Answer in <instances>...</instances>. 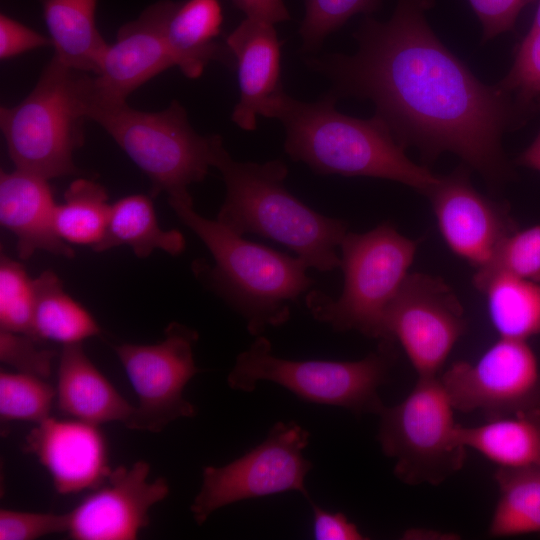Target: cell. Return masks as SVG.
Segmentation results:
<instances>
[{"mask_svg":"<svg viewBox=\"0 0 540 540\" xmlns=\"http://www.w3.org/2000/svg\"><path fill=\"white\" fill-rule=\"evenodd\" d=\"M435 0H397L391 17L366 16L353 55L334 54L313 66L332 79L333 94L370 100L375 115L403 147L427 162L450 152L491 186L513 174L502 148L507 130L527 117L497 84L487 85L430 27Z\"/></svg>","mask_w":540,"mask_h":540,"instance_id":"cell-1","label":"cell"},{"mask_svg":"<svg viewBox=\"0 0 540 540\" xmlns=\"http://www.w3.org/2000/svg\"><path fill=\"white\" fill-rule=\"evenodd\" d=\"M337 97L307 103L286 93L271 118L285 128V152L315 173L381 178L402 183L426 195L439 175L414 163L376 115L359 119L335 108Z\"/></svg>","mask_w":540,"mask_h":540,"instance_id":"cell-2","label":"cell"},{"mask_svg":"<svg viewBox=\"0 0 540 540\" xmlns=\"http://www.w3.org/2000/svg\"><path fill=\"white\" fill-rule=\"evenodd\" d=\"M212 167L226 187L219 223L241 236L251 233L278 242L309 268L329 272L340 267L336 248L348 232L347 223L316 212L292 195L284 185L288 168L282 160L235 161L219 135Z\"/></svg>","mask_w":540,"mask_h":540,"instance_id":"cell-3","label":"cell"},{"mask_svg":"<svg viewBox=\"0 0 540 540\" xmlns=\"http://www.w3.org/2000/svg\"><path fill=\"white\" fill-rule=\"evenodd\" d=\"M168 202L214 260L213 266L196 261V277L244 318L251 335L260 336L289 320L291 305L314 284L302 259L246 240L217 220L201 216L193 205Z\"/></svg>","mask_w":540,"mask_h":540,"instance_id":"cell-4","label":"cell"},{"mask_svg":"<svg viewBox=\"0 0 540 540\" xmlns=\"http://www.w3.org/2000/svg\"><path fill=\"white\" fill-rule=\"evenodd\" d=\"M93 100V74L52 57L19 104L0 108L1 132L15 168L48 180L76 174L73 156L84 144Z\"/></svg>","mask_w":540,"mask_h":540,"instance_id":"cell-5","label":"cell"},{"mask_svg":"<svg viewBox=\"0 0 540 540\" xmlns=\"http://www.w3.org/2000/svg\"><path fill=\"white\" fill-rule=\"evenodd\" d=\"M339 247L341 295L333 299L310 290L305 304L316 320L335 331L355 330L383 340L386 312L409 275L418 243L384 222L365 233L347 232Z\"/></svg>","mask_w":540,"mask_h":540,"instance_id":"cell-6","label":"cell"},{"mask_svg":"<svg viewBox=\"0 0 540 540\" xmlns=\"http://www.w3.org/2000/svg\"><path fill=\"white\" fill-rule=\"evenodd\" d=\"M394 343L380 340L375 351L356 361L290 360L275 356L271 342L260 335L237 356L227 382L234 390L252 392L259 381H270L303 401L357 416L379 415L385 405L378 392L396 358Z\"/></svg>","mask_w":540,"mask_h":540,"instance_id":"cell-7","label":"cell"},{"mask_svg":"<svg viewBox=\"0 0 540 540\" xmlns=\"http://www.w3.org/2000/svg\"><path fill=\"white\" fill-rule=\"evenodd\" d=\"M99 124L149 178L152 196L193 205L189 186L201 182L212 167L219 135L201 136L192 128L176 100L158 112H145L127 102L93 109Z\"/></svg>","mask_w":540,"mask_h":540,"instance_id":"cell-8","label":"cell"},{"mask_svg":"<svg viewBox=\"0 0 540 540\" xmlns=\"http://www.w3.org/2000/svg\"><path fill=\"white\" fill-rule=\"evenodd\" d=\"M450 399L438 377L417 378L399 404L379 413L377 439L408 485H439L463 467L467 447L458 435Z\"/></svg>","mask_w":540,"mask_h":540,"instance_id":"cell-9","label":"cell"},{"mask_svg":"<svg viewBox=\"0 0 540 540\" xmlns=\"http://www.w3.org/2000/svg\"><path fill=\"white\" fill-rule=\"evenodd\" d=\"M310 433L299 424L277 422L265 440L234 461L220 466H206L202 484L190 510L195 522L202 525L216 510L235 502L298 491L308 497L305 477L312 463L302 451Z\"/></svg>","mask_w":540,"mask_h":540,"instance_id":"cell-10","label":"cell"},{"mask_svg":"<svg viewBox=\"0 0 540 540\" xmlns=\"http://www.w3.org/2000/svg\"><path fill=\"white\" fill-rule=\"evenodd\" d=\"M198 337L194 329L171 322L165 338L156 344L114 346L138 398L124 423L127 428L158 433L179 418L195 416V406L184 398L183 391L200 372L193 356Z\"/></svg>","mask_w":540,"mask_h":540,"instance_id":"cell-11","label":"cell"},{"mask_svg":"<svg viewBox=\"0 0 540 540\" xmlns=\"http://www.w3.org/2000/svg\"><path fill=\"white\" fill-rule=\"evenodd\" d=\"M453 408L486 420L540 409V365L527 340L499 337L475 362L439 375Z\"/></svg>","mask_w":540,"mask_h":540,"instance_id":"cell-12","label":"cell"},{"mask_svg":"<svg viewBox=\"0 0 540 540\" xmlns=\"http://www.w3.org/2000/svg\"><path fill=\"white\" fill-rule=\"evenodd\" d=\"M466 329L463 306L443 279L409 273L386 312L383 340L402 346L418 378H432Z\"/></svg>","mask_w":540,"mask_h":540,"instance_id":"cell-13","label":"cell"},{"mask_svg":"<svg viewBox=\"0 0 540 540\" xmlns=\"http://www.w3.org/2000/svg\"><path fill=\"white\" fill-rule=\"evenodd\" d=\"M425 196L447 246L476 270L486 265L503 239L518 229L509 205L479 192L466 165L439 175Z\"/></svg>","mask_w":540,"mask_h":540,"instance_id":"cell-14","label":"cell"},{"mask_svg":"<svg viewBox=\"0 0 540 540\" xmlns=\"http://www.w3.org/2000/svg\"><path fill=\"white\" fill-rule=\"evenodd\" d=\"M150 464L139 460L110 471L69 512L70 538L75 540H134L149 525L150 509L169 494L164 477L149 481Z\"/></svg>","mask_w":540,"mask_h":540,"instance_id":"cell-15","label":"cell"},{"mask_svg":"<svg viewBox=\"0 0 540 540\" xmlns=\"http://www.w3.org/2000/svg\"><path fill=\"white\" fill-rule=\"evenodd\" d=\"M176 3L160 0L120 27L115 43L109 44L94 75L92 110L125 103L137 88L175 66L167 44L166 27Z\"/></svg>","mask_w":540,"mask_h":540,"instance_id":"cell-16","label":"cell"},{"mask_svg":"<svg viewBox=\"0 0 540 540\" xmlns=\"http://www.w3.org/2000/svg\"><path fill=\"white\" fill-rule=\"evenodd\" d=\"M23 449L48 471L59 494L99 487L111 471L107 441L98 425L48 417L31 429Z\"/></svg>","mask_w":540,"mask_h":540,"instance_id":"cell-17","label":"cell"},{"mask_svg":"<svg viewBox=\"0 0 540 540\" xmlns=\"http://www.w3.org/2000/svg\"><path fill=\"white\" fill-rule=\"evenodd\" d=\"M225 42L235 59L240 98L231 115L241 129H256L257 116L270 118L285 94L281 83L280 42L274 24L246 17Z\"/></svg>","mask_w":540,"mask_h":540,"instance_id":"cell-18","label":"cell"},{"mask_svg":"<svg viewBox=\"0 0 540 540\" xmlns=\"http://www.w3.org/2000/svg\"><path fill=\"white\" fill-rule=\"evenodd\" d=\"M53 192L48 179L15 168L0 173V223L14 234L21 259L42 250L71 258L73 249L55 227Z\"/></svg>","mask_w":540,"mask_h":540,"instance_id":"cell-19","label":"cell"},{"mask_svg":"<svg viewBox=\"0 0 540 540\" xmlns=\"http://www.w3.org/2000/svg\"><path fill=\"white\" fill-rule=\"evenodd\" d=\"M56 401L63 414L98 426L114 421L124 424L133 411V406L89 359L82 343L62 347Z\"/></svg>","mask_w":540,"mask_h":540,"instance_id":"cell-20","label":"cell"},{"mask_svg":"<svg viewBox=\"0 0 540 540\" xmlns=\"http://www.w3.org/2000/svg\"><path fill=\"white\" fill-rule=\"evenodd\" d=\"M219 0L177 2L166 27L167 44L174 62L188 78L201 76L211 61L229 67L235 59L226 42L218 37L223 24Z\"/></svg>","mask_w":540,"mask_h":540,"instance_id":"cell-21","label":"cell"},{"mask_svg":"<svg viewBox=\"0 0 540 540\" xmlns=\"http://www.w3.org/2000/svg\"><path fill=\"white\" fill-rule=\"evenodd\" d=\"M53 57L64 66L96 75L109 46L95 22L98 0H40Z\"/></svg>","mask_w":540,"mask_h":540,"instance_id":"cell-22","label":"cell"},{"mask_svg":"<svg viewBox=\"0 0 540 540\" xmlns=\"http://www.w3.org/2000/svg\"><path fill=\"white\" fill-rule=\"evenodd\" d=\"M458 435L467 448L498 467H540V409L477 426L460 424Z\"/></svg>","mask_w":540,"mask_h":540,"instance_id":"cell-23","label":"cell"},{"mask_svg":"<svg viewBox=\"0 0 540 540\" xmlns=\"http://www.w3.org/2000/svg\"><path fill=\"white\" fill-rule=\"evenodd\" d=\"M121 245L129 246L137 257L143 258L156 249L179 255L186 243L178 230H164L159 226L150 197L136 194L111 204L105 234L92 249L104 252Z\"/></svg>","mask_w":540,"mask_h":540,"instance_id":"cell-24","label":"cell"},{"mask_svg":"<svg viewBox=\"0 0 540 540\" xmlns=\"http://www.w3.org/2000/svg\"><path fill=\"white\" fill-rule=\"evenodd\" d=\"M33 283L32 336L35 339L68 345L82 343L101 332L94 317L64 291L53 271H43Z\"/></svg>","mask_w":540,"mask_h":540,"instance_id":"cell-25","label":"cell"},{"mask_svg":"<svg viewBox=\"0 0 540 540\" xmlns=\"http://www.w3.org/2000/svg\"><path fill=\"white\" fill-rule=\"evenodd\" d=\"M474 286L486 297L499 337L527 340L540 334V281L495 275Z\"/></svg>","mask_w":540,"mask_h":540,"instance_id":"cell-26","label":"cell"},{"mask_svg":"<svg viewBox=\"0 0 540 540\" xmlns=\"http://www.w3.org/2000/svg\"><path fill=\"white\" fill-rule=\"evenodd\" d=\"M499 499L488 534L509 537L540 532V467H498Z\"/></svg>","mask_w":540,"mask_h":540,"instance_id":"cell-27","label":"cell"},{"mask_svg":"<svg viewBox=\"0 0 540 540\" xmlns=\"http://www.w3.org/2000/svg\"><path fill=\"white\" fill-rule=\"evenodd\" d=\"M111 204L106 189L99 183L80 178L73 181L56 205L55 227L66 243L95 247L103 238Z\"/></svg>","mask_w":540,"mask_h":540,"instance_id":"cell-28","label":"cell"},{"mask_svg":"<svg viewBox=\"0 0 540 540\" xmlns=\"http://www.w3.org/2000/svg\"><path fill=\"white\" fill-rule=\"evenodd\" d=\"M56 389L44 378L21 372L0 373V417L2 421L39 423L49 417Z\"/></svg>","mask_w":540,"mask_h":540,"instance_id":"cell-29","label":"cell"},{"mask_svg":"<svg viewBox=\"0 0 540 540\" xmlns=\"http://www.w3.org/2000/svg\"><path fill=\"white\" fill-rule=\"evenodd\" d=\"M495 275L540 281V224L505 237L488 263L476 270L473 284Z\"/></svg>","mask_w":540,"mask_h":540,"instance_id":"cell-30","label":"cell"},{"mask_svg":"<svg viewBox=\"0 0 540 540\" xmlns=\"http://www.w3.org/2000/svg\"><path fill=\"white\" fill-rule=\"evenodd\" d=\"M34 300L33 279L19 262L1 255L0 330L32 336Z\"/></svg>","mask_w":540,"mask_h":540,"instance_id":"cell-31","label":"cell"},{"mask_svg":"<svg viewBox=\"0 0 540 540\" xmlns=\"http://www.w3.org/2000/svg\"><path fill=\"white\" fill-rule=\"evenodd\" d=\"M384 0H305L300 36L305 50L317 49L324 39L356 14L369 15Z\"/></svg>","mask_w":540,"mask_h":540,"instance_id":"cell-32","label":"cell"},{"mask_svg":"<svg viewBox=\"0 0 540 540\" xmlns=\"http://www.w3.org/2000/svg\"><path fill=\"white\" fill-rule=\"evenodd\" d=\"M497 85L514 99L527 118L540 105V30H529L512 67Z\"/></svg>","mask_w":540,"mask_h":540,"instance_id":"cell-33","label":"cell"},{"mask_svg":"<svg viewBox=\"0 0 540 540\" xmlns=\"http://www.w3.org/2000/svg\"><path fill=\"white\" fill-rule=\"evenodd\" d=\"M39 342L27 334L0 330V360L17 372L45 379L51 374L56 353Z\"/></svg>","mask_w":540,"mask_h":540,"instance_id":"cell-34","label":"cell"},{"mask_svg":"<svg viewBox=\"0 0 540 540\" xmlns=\"http://www.w3.org/2000/svg\"><path fill=\"white\" fill-rule=\"evenodd\" d=\"M69 512L63 514L0 510V540H35L67 532Z\"/></svg>","mask_w":540,"mask_h":540,"instance_id":"cell-35","label":"cell"},{"mask_svg":"<svg viewBox=\"0 0 540 540\" xmlns=\"http://www.w3.org/2000/svg\"><path fill=\"white\" fill-rule=\"evenodd\" d=\"M536 0H468L482 25V41L514 28L522 9Z\"/></svg>","mask_w":540,"mask_h":540,"instance_id":"cell-36","label":"cell"},{"mask_svg":"<svg viewBox=\"0 0 540 540\" xmlns=\"http://www.w3.org/2000/svg\"><path fill=\"white\" fill-rule=\"evenodd\" d=\"M49 45H51L50 39L6 14L1 13L0 58L2 60Z\"/></svg>","mask_w":540,"mask_h":540,"instance_id":"cell-37","label":"cell"},{"mask_svg":"<svg viewBox=\"0 0 540 540\" xmlns=\"http://www.w3.org/2000/svg\"><path fill=\"white\" fill-rule=\"evenodd\" d=\"M313 536L317 540H363L367 537L342 512H330L311 502Z\"/></svg>","mask_w":540,"mask_h":540,"instance_id":"cell-38","label":"cell"},{"mask_svg":"<svg viewBox=\"0 0 540 540\" xmlns=\"http://www.w3.org/2000/svg\"><path fill=\"white\" fill-rule=\"evenodd\" d=\"M246 17L276 24L289 20V11L283 0H231Z\"/></svg>","mask_w":540,"mask_h":540,"instance_id":"cell-39","label":"cell"},{"mask_svg":"<svg viewBox=\"0 0 540 540\" xmlns=\"http://www.w3.org/2000/svg\"><path fill=\"white\" fill-rule=\"evenodd\" d=\"M516 163L540 172V131L531 145L517 157Z\"/></svg>","mask_w":540,"mask_h":540,"instance_id":"cell-40","label":"cell"},{"mask_svg":"<svg viewBox=\"0 0 540 540\" xmlns=\"http://www.w3.org/2000/svg\"><path fill=\"white\" fill-rule=\"evenodd\" d=\"M530 29L540 30V0H539V5H538L537 11H536V14H535V17H534V20Z\"/></svg>","mask_w":540,"mask_h":540,"instance_id":"cell-41","label":"cell"}]
</instances>
